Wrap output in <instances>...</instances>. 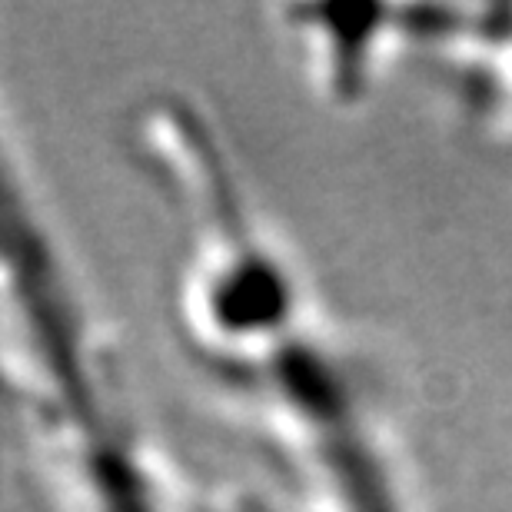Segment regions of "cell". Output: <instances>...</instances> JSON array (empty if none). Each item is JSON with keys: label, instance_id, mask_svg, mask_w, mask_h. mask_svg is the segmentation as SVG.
I'll list each match as a JSON object with an SVG mask.
<instances>
[{"label": "cell", "instance_id": "6da1fadb", "mask_svg": "<svg viewBox=\"0 0 512 512\" xmlns=\"http://www.w3.org/2000/svg\"><path fill=\"white\" fill-rule=\"evenodd\" d=\"M104 373L94 306L0 117V403L30 429L97 423Z\"/></svg>", "mask_w": 512, "mask_h": 512}, {"label": "cell", "instance_id": "7a4b0ae2", "mask_svg": "<svg viewBox=\"0 0 512 512\" xmlns=\"http://www.w3.org/2000/svg\"><path fill=\"white\" fill-rule=\"evenodd\" d=\"M380 77L413 60L469 127L512 143V4H380Z\"/></svg>", "mask_w": 512, "mask_h": 512}, {"label": "cell", "instance_id": "3957f363", "mask_svg": "<svg viewBox=\"0 0 512 512\" xmlns=\"http://www.w3.org/2000/svg\"><path fill=\"white\" fill-rule=\"evenodd\" d=\"M34 436L60 512H203V499L183 493L117 413Z\"/></svg>", "mask_w": 512, "mask_h": 512}]
</instances>
